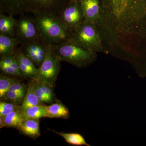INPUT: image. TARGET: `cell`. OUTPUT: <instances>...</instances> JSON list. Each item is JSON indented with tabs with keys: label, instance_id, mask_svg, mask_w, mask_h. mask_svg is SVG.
<instances>
[{
	"label": "cell",
	"instance_id": "cell-1",
	"mask_svg": "<svg viewBox=\"0 0 146 146\" xmlns=\"http://www.w3.org/2000/svg\"><path fill=\"white\" fill-rule=\"evenodd\" d=\"M43 42L49 46H55L69 41L71 32L59 16L53 13L32 12Z\"/></svg>",
	"mask_w": 146,
	"mask_h": 146
},
{
	"label": "cell",
	"instance_id": "cell-2",
	"mask_svg": "<svg viewBox=\"0 0 146 146\" xmlns=\"http://www.w3.org/2000/svg\"><path fill=\"white\" fill-rule=\"evenodd\" d=\"M50 46L60 61L67 62L78 68L87 67L96 60V52L69 41Z\"/></svg>",
	"mask_w": 146,
	"mask_h": 146
},
{
	"label": "cell",
	"instance_id": "cell-3",
	"mask_svg": "<svg viewBox=\"0 0 146 146\" xmlns=\"http://www.w3.org/2000/svg\"><path fill=\"white\" fill-rule=\"evenodd\" d=\"M68 41L94 52L103 51L96 24L86 20L71 32Z\"/></svg>",
	"mask_w": 146,
	"mask_h": 146
},
{
	"label": "cell",
	"instance_id": "cell-4",
	"mask_svg": "<svg viewBox=\"0 0 146 146\" xmlns=\"http://www.w3.org/2000/svg\"><path fill=\"white\" fill-rule=\"evenodd\" d=\"M60 62L53 52L50 46H49L44 60L38 68L35 75L31 78L54 85L60 71Z\"/></svg>",
	"mask_w": 146,
	"mask_h": 146
},
{
	"label": "cell",
	"instance_id": "cell-5",
	"mask_svg": "<svg viewBox=\"0 0 146 146\" xmlns=\"http://www.w3.org/2000/svg\"><path fill=\"white\" fill-rule=\"evenodd\" d=\"M15 32V36L19 40L21 44L41 39L33 16L25 14L21 15L16 20Z\"/></svg>",
	"mask_w": 146,
	"mask_h": 146
},
{
	"label": "cell",
	"instance_id": "cell-6",
	"mask_svg": "<svg viewBox=\"0 0 146 146\" xmlns=\"http://www.w3.org/2000/svg\"><path fill=\"white\" fill-rule=\"evenodd\" d=\"M71 32L76 29L85 20L80 2L70 0L58 15Z\"/></svg>",
	"mask_w": 146,
	"mask_h": 146
},
{
	"label": "cell",
	"instance_id": "cell-7",
	"mask_svg": "<svg viewBox=\"0 0 146 146\" xmlns=\"http://www.w3.org/2000/svg\"><path fill=\"white\" fill-rule=\"evenodd\" d=\"M49 45L41 39L24 43L19 47L22 52L29 58L38 68L41 66L46 57Z\"/></svg>",
	"mask_w": 146,
	"mask_h": 146
},
{
	"label": "cell",
	"instance_id": "cell-8",
	"mask_svg": "<svg viewBox=\"0 0 146 146\" xmlns=\"http://www.w3.org/2000/svg\"><path fill=\"white\" fill-rule=\"evenodd\" d=\"M32 12L30 0H0V13L10 16Z\"/></svg>",
	"mask_w": 146,
	"mask_h": 146
},
{
	"label": "cell",
	"instance_id": "cell-9",
	"mask_svg": "<svg viewBox=\"0 0 146 146\" xmlns=\"http://www.w3.org/2000/svg\"><path fill=\"white\" fill-rule=\"evenodd\" d=\"M32 12L34 11L60 14L70 0H30Z\"/></svg>",
	"mask_w": 146,
	"mask_h": 146
},
{
	"label": "cell",
	"instance_id": "cell-10",
	"mask_svg": "<svg viewBox=\"0 0 146 146\" xmlns=\"http://www.w3.org/2000/svg\"><path fill=\"white\" fill-rule=\"evenodd\" d=\"M14 56L19 64L22 75L27 77H33L38 70L34 63L24 54L19 47L15 51Z\"/></svg>",
	"mask_w": 146,
	"mask_h": 146
},
{
	"label": "cell",
	"instance_id": "cell-11",
	"mask_svg": "<svg viewBox=\"0 0 146 146\" xmlns=\"http://www.w3.org/2000/svg\"><path fill=\"white\" fill-rule=\"evenodd\" d=\"M80 3L85 20L96 24L100 18L99 0H81Z\"/></svg>",
	"mask_w": 146,
	"mask_h": 146
},
{
	"label": "cell",
	"instance_id": "cell-12",
	"mask_svg": "<svg viewBox=\"0 0 146 146\" xmlns=\"http://www.w3.org/2000/svg\"><path fill=\"white\" fill-rule=\"evenodd\" d=\"M21 42L15 36L0 34V55L1 57L15 53Z\"/></svg>",
	"mask_w": 146,
	"mask_h": 146
},
{
	"label": "cell",
	"instance_id": "cell-13",
	"mask_svg": "<svg viewBox=\"0 0 146 146\" xmlns=\"http://www.w3.org/2000/svg\"><path fill=\"white\" fill-rule=\"evenodd\" d=\"M18 129L26 136L32 138H37L40 136L39 119L24 120Z\"/></svg>",
	"mask_w": 146,
	"mask_h": 146
},
{
	"label": "cell",
	"instance_id": "cell-14",
	"mask_svg": "<svg viewBox=\"0 0 146 146\" xmlns=\"http://www.w3.org/2000/svg\"><path fill=\"white\" fill-rule=\"evenodd\" d=\"M46 117L67 119L70 117V111L61 102L46 106Z\"/></svg>",
	"mask_w": 146,
	"mask_h": 146
},
{
	"label": "cell",
	"instance_id": "cell-15",
	"mask_svg": "<svg viewBox=\"0 0 146 146\" xmlns=\"http://www.w3.org/2000/svg\"><path fill=\"white\" fill-rule=\"evenodd\" d=\"M16 20L14 16L0 13V34L15 36Z\"/></svg>",
	"mask_w": 146,
	"mask_h": 146
},
{
	"label": "cell",
	"instance_id": "cell-16",
	"mask_svg": "<svg viewBox=\"0 0 146 146\" xmlns=\"http://www.w3.org/2000/svg\"><path fill=\"white\" fill-rule=\"evenodd\" d=\"M35 80L32 79V80L29 83L25 98L21 106V110L22 112L25 111L29 108L41 104L35 91Z\"/></svg>",
	"mask_w": 146,
	"mask_h": 146
},
{
	"label": "cell",
	"instance_id": "cell-17",
	"mask_svg": "<svg viewBox=\"0 0 146 146\" xmlns=\"http://www.w3.org/2000/svg\"><path fill=\"white\" fill-rule=\"evenodd\" d=\"M53 132L62 136L68 143L75 146H90L86 143L85 139L81 134L77 133H66L64 132H58L54 130H51Z\"/></svg>",
	"mask_w": 146,
	"mask_h": 146
},
{
	"label": "cell",
	"instance_id": "cell-18",
	"mask_svg": "<svg viewBox=\"0 0 146 146\" xmlns=\"http://www.w3.org/2000/svg\"><path fill=\"white\" fill-rule=\"evenodd\" d=\"M22 112L24 120L46 117V106L42 104L29 108Z\"/></svg>",
	"mask_w": 146,
	"mask_h": 146
},
{
	"label": "cell",
	"instance_id": "cell-19",
	"mask_svg": "<svg viewBox=\"0 0 146 146\" xmlns=\"http://www.w3.org/2000/svg\"><path fill=\"white\" fill-rule=\"evenodd\" d=\"M3 118L5 127L18 129L24 121L21 109L11 112Z\"/></svg>",
	"mask_w": 146,
	"mask_h": 146
},
{
	"label": "cell",
	"instance_id": "cell-20",
	"mask_svg": "<svg viewBox=\"0 0 146 146\" xmlns=\"http://www.w3.org/2000/svg\"><path fill=\"white\" fill-rule=\"evenodd\" d=\"M21 109V106L13 103L0 102V117H4L11 112Z\"/></svg>",
	"mask_w": 146,
	"mask_h": 146
},
{
	"label": "cell",
	"instance_id": "cell-21",
	"mask_svg": "<svg viewBox=\"0 0 146 146\" xmlns=\"http://www.w3.org/2000/svg\"><path fill=\"white\" fill-rule=\"evenodd\" d=\"M16 81V79L7 76L1 75L0 77V97L4 96L9 91L11 85Z\"/></svg>",
	"mask_w": 146,
	"mask_h": 146
},
{
	"label": "cell",
	"instance_id": "cell-22",
	"mask_svg": "<svg viewBox=\"0 0 146 146\" xmlns=\"http://www.w3.org/2000/svg\"><path fill=\"white\" fill-rule=\"evenodd\" d=\"M26 93V91H8L3 98L9 101L18 104L21 103V101L24 99Z\"/></svg>",
	"mask_w": 146,
	"mask_h": 146
},
{
	"label": "cell",
	"instance_id": "cell-23",
	"mask_svg": "<svg viewBox=\"0 0 146 146\" xmlns=\"http://www.w3.org/2000/svg\"><path fill=\"white\" fill-rule=\"evenodd\" d=\"M38 81L39 82V85H40L42 91L48 98L50 103L52 101L53 97L54 96L53 91L54 85H52L46 82Z\"/></svg>",
	"mask_w": 146,
	"mask_h": 146
},
{
	"label": "cell",
	"instance_id": "cell-24",
	"mask_svg": "<svg viewBox=\"0 0 146 146\" xmlns=\"http://www.w3.org/2000/svg\"><path fill=\"white\" fill-rule=\"evenodd\" d=\"M140 21V34L146 41V0L145 1L143 12L138 19Z\"/></svg>",
	"mask_w": 146,
	"mask_h": 146
},
{
	"label": "cell",
	"instance_id": "cell-25",
	"mask_svg": "<svg viewBox=\"0 0 146 146\" xmlns=\"http://www.w3.org/2000/svg\"><path fill=\"white\" fill-rule=\"evenodd\" d=\"M35 94L39 102L42 103H50L49 100L42 91L40 87L39 82L35 80Z\"/></svg>",
	"mask_w": 146,
	"mask_h": 146
},
{
	"label": "cell",
	"instance_id": "cell-26",
	"mask_svg": "<svg viewBox=\"0 0 146 146\" xmlns=\"http://www.w3.org/2000/svg\"><path fill=\"white\" fill-rule=\"evenodd\" d=\"M1 71L3 73L5 74L13 76H21V74H19L18 72H17L13 69L10 65L8 66H1L0 67Z\"/></svg>",
	"mask_w": 146,
	"mask_h": 146
},
{
	"label": "cell",
	"instance_id": "cell-27",
	"mask_svg": "<svg viewBox=\"0 0 146 146\" xmlns=\"http://www.w3.org/2000/svg\"><path fill=\"white\" fill-rule=\"evenodd\" d=\"M0 67L10 65L15 59L14 54L1 57Z\"/></svg>",
	"mask_w": 146,
	"mask_h": 146
},
{
	"label": "cell",
	"instance_id": "cell-28",
	"mask_svg": "<svg viewBox=\"0 0 146 146\" xmlns=\"http://www.w3.org/2000/svg\"><path fill=\"white\" fill-rule=\"evenodd\" d=\"M26 91V86L24 84L21 83L20 82L16 80V81L11 85L8 91Z\"/></svg>",
	"mask_w": 146,
	"mask_h": 146
},
{
	"label": "cell",
	"instance_id": "cell-29",
	"mask_svg": "<svg viewBox=\"0 0 146 146\" xmlns=\"http://www.w3.org/2000/svg\"><path fill=\"white\" fill-rule=\"evenodd\" d=\"M5 127V123L3 119V118L0 117V128Z\"/></svg>",
	"mask_w": 146,
	"mask_h": 146
},
{
	"label": "cell",
	"instance_id": "cell-30",
	"mask_svg": "<svg viewBox=\"0 0 146 146\" xmlns=\"http://www.w3.org/2000/svg\"><path fill=\"white\" fill-rule=\"evenodd\" d=\"M73 1H76L80 2L81 0H73Z\"/></svg>",
	"mask_w": 146,
	"mask_h": 146
}]
</instances>
